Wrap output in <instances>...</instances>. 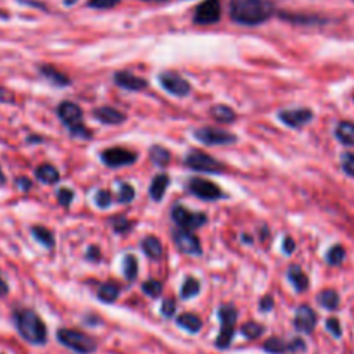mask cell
I'll return each mask as SVG.
<instances>
[{
    "instance_id": "cell-1",
    "label": "cell",
    "mask_w": 354,
    "mask_h": 354,
    "mask_svg": "<svg viewBox=\"0 0 354 354\" xmlns=\"http://www.w3.org/2000/svg\"><path fill=\"white\" fill-rule=\"evenodd\" d=\"M275 12L270 0H230V17L242 26H258L266 23Z\"/></svg>"
},
{
    "instance_id": "cell-2",
    "label": "cell",
    "mask_w": 354,
    "mask_h": 354,
    "mask_svg": "<svg viewBox=\"0 0 354 354\" xmlns=\"http://www.w3.org/2000/svg\"><path fill=\"white\" fill-rule=\"evenodd\" d=\"M12 320L16 330L26 342L33 346H44L47 342V327L33 310H26V308L16 310L12 313Z\"/></svg>"
},
{
    "instance_id": "cell-3",
    "label": "cell",
    "mask_w": 354,
    "mask_h": 354,
    "mask_svg": "<svg viewBox=\"0 0 354 354\" xmlns=\"http://www.w3.org/2000/svg\"><path fill=\"white\" fill-rule=\"evenodd\" d=\"M57 341L78 354H92L97 349L95 339L75 328H59Z\"/></svg>"
},
{
    "instance_id": "cell-4",
    "label": "cell",
    "mask_w": 354,
    "mask_h": 354,
    "mask_svg": "<svg viewBox=\"0 0 354 354\" xmlns=\"http://www.w3.org/2000/svg\"><path fill=\"white\" fill-rule=\"evenodd\" d=\"M218 318H220L221 324V332L218 335L216 346L218 349H228L232 344V339H234L235 334V324H237V310H235L232 304H223L218 310Z\"/></svg>"
},
{
    "instance_id": "cell-5",
    "label": "cell",
    "mask_w": 354,
    "mask_h": 354,
    "mask_svg": "<svg viewBox=\"0 0 354 354\" xmlns=\"http://www.w3.org/2000/svg\"><path fill=\"white\" fill-rule=\"evenodd\" d=\"M185 165L189 166L190 169L204 173H220L225 169V166L221 165L220 161H216L213 156L201 151H190L189 154L185 156Z\"/></svg>"
},
{
    "instance_id": "cell-6",
    "label": "cell",
    "mask_w": 354,
    "mask_h": 354,
    "mask_svg": "<svg viewBox=\"0 0 354 354\" xmlns=\"http://www.w3.org/2000/svg\"><path fill=\"white\" fill-rule=\"evenodd\" d=\"M171 218L176 225L182 227V230H196V228H201L203 225H206L207 218L206 214L203 213H190L185 207L180 206V204H175L171 209Z\"/></svg>"
},
{
    "instance_id": "cell-7",
    "label": "cell",
    "mask_w": 354,
    "mask_h": 354,
    "mask_svg": "<svg viewBox=\"0 0 354 354\" xmlns=\"http://www.w3.org/2000/svg\"><path fill=\"white\" fill-rule=\"evenodd\" d=\"M221 17V0H204L199 6L196 7V12H194V23L207 24L218 23Z\"/></svg>"
},
{
    "instance_id": "cell-8",
    "label": "cell",
    "mask_w": 354,
    "mask_h": 354,
    "mask_svg": "<svg viewBox=\"0 0 354 354\" xmlns=\"http://www.w3.org/2000/svg\"><path fill=\"white\" fill-rule=\"evenodd\" d=\"M196 138L199 142L206 145H227V144H235L237 138L235 135L228 133V131L220 130V128H209V127H204L199 128V130L194 131Z\"/></svg>"
},
{
    "instance_id": "cell-9",
    "label": "cell",
    "mask_w": 354,
    "mask_h": 354,
    "mask_svg": "<svg viewBox=\"0 0 354 354\" xmlns=\"http://www.w3.org/2000/svg\"><path fill=\"white\" fill-rule=\"evenodd\" d=\"M100 159L106 166L109 168H121V166H130L137 161V154L128 149H121V147H111L102 151L100 154Z\"/></svg>"
},
{
    "instance_id": "cell-10",
    "label": "cell",
    "mask_w": 354,
    "mask_h": 354,
    "mask_svg": "<svg viewBox=\"0 0 354 354\" xmlns=\"http://www.w3.org/2000/svg\"><path fill=\"white\" fill-rule=\"evenodd\" d=\"M187 189H189L190 194L204 201H216L223 196L220 187L204 178H190V182L187 183Z\"/></svg>"
},
{
    "instance_id": "cell-11",
    "label": "cell",
    "mask_w": 354,
    "mask_h": 354,
    "mask_svg": "<svg viewBox=\"0 0 354 354\" xmlns=\"http://www.w3.org/2000/svg\"><path fill=\"white\" fill-rule=\"evenodd\" d=\"M159 83H161L162 88L168 93L176 97H185L190 93V85L187 80H183L182 76L176 75V73L166 71L159 75Z\"/></svg>"
},
{
    "instance_id": "cell-12",
    "label": "cell",
    "mask_w": 354,
    "mask_h": 354,
    "mask_svg": "<svg viewBox=\"0 0 354 354\" xmlns=\"http://www.w3.org/2000/svg\"><path fill=\"white\" fill-rule=\"evenodd\" d=\"M173 241H175L176 248L183 252V254L189 256H199L203 252L201 249V242L197 239L196 234H192L190 230H175L173 232Z\"/></svg>"
},
{
    "instance_id": "cell-13",
    "label": "cell",
    "mask_w": 354,
    "mask_h": 354,
    "mask_svg": "<svg viewBox=\"0 0 354 354\" xmlns=\"http://www.w3.org/2000/svg\"><path fill=\"white\" fill-rule=\"evenodd\" d=\"M279 118L283 124H287V127L301 128L313 120V111L306 109V107H303V109H286L280 111Z\"/></svg>"
},
{
    "instance_id": "cell-14",
    "label": "cell",
    "mask_w": 354,
    "mask_h": 354,
    "mask_svg": "<svg viewBox=\"0 0 354 354\" xmlns=\"http://www.w3.org/2000/svg\"><path fill=\"white\" fill-rule=\"evenodd\" d=\"M318 317L310 306H301L297 308L296 311V318H294V327L296 330L303 332V334H311L317 327Z\"/></svg>"
},
{
    "instance_id": "cell-15",
    "label": "cell",
    "mask_w": 354,
    "mask_h": 354,
    "mask_svg": "<svg viewBox=\"0 0 354 354\" xmlns=\"http://www.w3.org/2000/svg\"><path fill=\"white\" fill-rule=\"evenodd\" d=\"M57 114H59V118H61L62 123H64L68 128L75 127V124H78V123H82V116H83L82 107H80L78 104H75V102H69V100L59 104Z\"/></svg>"
},
{
    "instance_id": "cell-16",
    "label": "cell",
    "mask_w": 354,
    "mask_h": 354,
    "mask_svg": "<svg viewBox=\"0 0 354 354\" xmlns=\"http://www.w3.org/2000/svg\"><path fill=\"white\" fill-rule=\"evenodd\" d=\"M114 83L118 86L124 90H130V92H138V90H144L147 86V82L140 76H135L128 71H120L114 75Z\"/></svg>"
},
{
    "instance_id": "cell-17",
    "label": "cell",
    "mask_w": 354,
    "mask_h": 354,
    "mask_svg": "<svg viewBox=\"0 0 354 354\" xmlns=\"http://www.w3.org/2000/svg\"><path fill=\"white\" fill-rule=\"evenodd\" d=\"M93 118L95 120H99L100 123L104 124H121L124 120H127V116H124L123 113H120L118 109H114V107H99V109L93 111Z\"/></svg>"
},
{
    "instance_id": "cell-18",
    "label": "cell",
    "mask_w": 354,
    "mask_h": 354,
    "mask_svg": "<svg viewBox=\"0 0 354 354\" xmlns=\"http://www.w3.org/2000/svg\"><path fill=\"white\" fill-rule=\"evenodd\" d=\"M168 185H169V176L166 175V173H159V175L152 180L151 189H149L151 199L156 201V203H158V201H161L162 197H165V192H166V189H168Z\"/></svg>"
},
{
    "instance_id": "cell-19",
    "label": "cell",
    "mask_w": 354,
    "mask_h": 354,
    "mask_svg": "<svg viewBox=\"0 0 354 354\" xmlns=\"http://www.w3.org/2000/svg\"><path fill=\"white\" fill-rule=\"evenodd\" d=\"M40 73L48 80V82L54 83V85L57 86H68L69 83H71L68 76H66L64 73L59 71L57 68H54V66H48V64L40 66Z\"/></svg>"
},
{
    "instance_id": "cell-20",
    "label": "cell",
    "mask_w": 354,
    "mask_h": 354,
    "mask_svg": "<svg viewBox=\"0 0 354 354\" xmlns=\"http://www.w3.org/2000/svg\"><path fill=\"white\" fill-rule=\"evenodd\" d=\"M335 137L341 144L353 147L354 145V123L351 121H341L335 128Z\"/></svg>"
},
{
    "instance_id": "cell-21",
    "label": "cell",
    "mask_w": 354,
    "mask_h": 354,
    "mask_svg": "<svg viewBox=\"0 0 354 354\" xmlns=\"http://www.w3.org/2000/svg\"><path fill=\"white\" fill-rule=\"evenodd\" d=\"M287 277H289L290 283L296 287L297 292H304L310 286V280H308L306 273L299 268V266H290L289 272H287Z\"/></svg>"
},
{
    "instance_id": "cell-22",
    "label": "cell",
    "mask_w": 354,
    "mask_h": 354,
    "mask_svg": "<svg viewBox=\"0 0 354 354\" xmlns=\"http://www.w3.org/2000/svg\"><path fill=\"white\" fill-rule=\"evenodd\" d=\"M35 176L38 182L45 183V185H52V183L59 182V171L52 165H41L35 169Z\"/></svg>"
},
{
    "instance_id": "cell-23",
    "label": "cell",
    "mask_w": 354,
    "mask_h": 354,
    "mask_svg": "<svg viewBox=\"0 0 354 354\" xmlns=\"http://www.w3.org/2000/svg\"><path fill=\"white\" fill-rule=\"evenodd\" d=\"M142 249H144L145 256L151 259H159L162 256L161 241L158 237H152V235H149V237H145L142 241Z\"/></svg>"
},
{
    "instance_id": "cell-24",
    "label": "cell",
    "mask_w": 354,
    "mask_h": 354,
    "mask_svg": "<svg viewBox=\"0 0 354 354\" xmlns=\"http://www.w3.org/2000/svg\"><path fill=\"white\" fill-rule=\"evenodd\" d=\"M211 116H213L218 123H232V121L237 120V113H235L232 107L223 106V104H218V106L211 107Z\"/></svg>"
},
{
    "instance_id": "cell-25",
    "label": "cell",
    "mask_w": 354,
    "mask_h": 354,
    "mask_svg": "<svg viewBox=\"0 0 354 354\" xmlns=\"http://www.w3.org/2000/svg\"><path fill=\"white\" fill-rule=\"evenodd\" d=\"M176 324H178V327L185 328V330L192 332V334H197V332L201 330V327H203V322L199 320V317H196V315L192 313L180 315V317L176 318Z\"/></svg>"
},
{
    "instance_id": "cell-26",
    "label": "cell",
    "mask_w": 354,
    "mask_h": 354,
    "mask_svg": "<svg viewBox=\"0 0 354 354\" xmlns=\"http://www.w3.org/2000/svg\"><path fill=\"white\" fill-rule=\"evenodd\" d=\"M317 301H318V303H320V306L325 308V310L334 311V310H337V308H339V303H341V297H339V294L335 292V290L327 289V290H324V292L318 294Z\"/></svg>"
},
{
    "instance_id": "cell-27",
    "label": "cell",
    "mask_w": 354,
    "mask_h": 354,
    "mask_svg": "<svg viewBox=\"0 0 354 354\" xmlns=\"http://www.w3.org/2000/svg\"><path fill=\"white\" fill-rule=\"evenodd\" d=\"M31 234H33V237L37 239V241L40 242V244L44 245V248L54 249L55 239H54V234H52V232L48 230V228L37 225V227L31 228Z\"/></svg>"
},
{
    "instance_id": "cell-28",
    "label": "cell",
    "mask_w": 354,
    "mask_h": 354,
    "mask_svg": "<svg viewBox=\"0 0 354 354\" xmlns=\"http://www.w3.org/2000/svg\"><path fill=\"white\" fill-rule=\"evenodd\" d=\"M138 273V261L133 254H127L124 256L123 261V275L128 282H135Z\"/></svg>"
},
{
    "instance_id": "cell-29",
    "label": "cell",
    "mask_w": 354,
    "mask_h": 354,
    "mask_svg": "<svg viewBox=\"0 0 354 354\" xmlns=\"http://www.w3.org/2000/svg\"><path fill=\"white\" fill-rule=\"evenodd\" d=\"M151 159L156 166H166L171 161V154H169L168 149L154 145V147L151 149Z\"/></svg>"
},
{
    "instance_id": "cell-30",
    "label": "cell",
    "mask_w": 354,
    "mask_h": 354,
    "mask_svg": "<svg viewBox=\"0 0 354 354\" xmlns=\"http://www.w3.org/2000/svg\"><path fill=\"white\" fill-rule=\"evenodd\" d=\"M120 296V289L114 283H102L99 289V299L104 303H114Z\"/></svg>"
},
{
    "instance_id": "cell-31",
    "label": "cell",
    "mask_w": 354,
    "mask_h": 354,
    "mask_svg": "<svg viewBox=\"0 0 354 354\" xmlns=\"http://www.w3.org/2000/svg\"><path fill=\"white\" fill-rule=\"evenodd\" d=\"M263 349H265V351L270 353V354L289 353V349H287V342L282 341V339H279V337L268 339V341L263 344Z\"/></svg>"
},
{
    "instance_id": "cell-32",
    "label": "cell",
    "mask_w": 354,
    "mask_h": 354,
    "mask_svg": "<svg viewBox=\"0 0 354 354\" xmlns=\"http://www.w3.org/2000/svg\"><path fill=\"white\" fill-rule=\"evenodd\" d=\"M199 292H201V283H199V280H197V279L190 277V279H187L185 282H183V286H182V297H183V299H190V297H196Z\"/></svg>"
},
{
    "instance_id": "cell-33",
    "label": "cell",
    "mask_w": 354,
    "mask_h": 354,
    "mask_svg": "<svg viewBox=\"0 0 354 354\" xmlns=\"http://www.w3.org/2000/svg\"><path fill=\"white\" fill-rule=\"evenodd\" d=\"M135 199V189L130 183H120L118 187V196L116 201L120 204H130Z\"/></svg>"
},
{
    "instance_id": "cell-34",
    "label": "cell",
    "mask_w": 354,
    "mask_h": 354,
    "mask_svg": "<svg viewBox=\"0 0 354 354\" xmlns=\"http://www.w3.org/2000/svg\"><path fill=\"white\" fill-rule=\"evenodd\" d=\"M346 258V249L342 245H334L330 251L327 252V263L332 266H337L344 261Z\"/></svg>"
},
{
    "instance_id": "cell-35",
    "label": "cell",
    "mask_w": 354,
    "mask_h": 354,
    "mask_svg": "<svg viewBox=\"0 0 354 354\" xmlns=\"http://www.w3.org/2000/svg\"><path fill=\"white\" fill-rule=\"evenodd\" d=\"M263 330H265V328H263V325L256 324V322H248V324L242 327V334H244V337L251 339V341L258 339L259 335L263 334Z\"/></svg>"
},
{
    "instance_id": "cell-36",
    "label": "cell",
    "mask_w": 354,
    "mask_h": 354,
    "mask_svg": "<svg viewBox=\"0 0 354 354\" xmlns=\"http://www.w3.org/2000/svg\"><path fill=\"white\" fill-rule=\"evenodd\" d=\"M142 290H144L147 296L151 297H158L159 294L162 292V283L159 282V280H147V282H144V286H142Z\"/></svg>"
},
{
    "instance_id": "cell-37",
    "label": "cell",
    "mask_w": 354,
    "mask_h": 354,
    "mask_svg": "<svg viewBox=\"0 0 354 354\" xmlns=\"http://www.w3.org/2000/svg\"><path fill=\"white\" fill-rule=\"evenodd\" d=\"M282 17L292 21V23H303V24L325 23L324 19H320V17H317V16H292V14H282Z\"/></svg>"
},
{
    "instance_id": "cell-38",
    "label": "cell",
    "mask_w": 354,
    "mask_h": 354,
    "mask_svg": "<svg viewBox=\"0 0 354 354\" xmlns=\"http://www.w3.org/2000/svg\"><path fill=\"white\" fill-rule=\"evenodd\" d=\"M111 225H113L116 234H127L131 228V223L124 216H114L113 220H111Z\"/></svg>"
},
{
    "instance_id": "cell-39",
    "label": "cell",
    "mask_w": 354,
    "mask_h": 354,
    "mask_svg": "<svg viewBox=\"0 0 354 354\" xmlns=\"http://www.w3.org/2000/svg\"><path fill=\"white\" fill-rule=\"evenodd\" d=\"M111 203H113V196H111L109 190H99V192L95 194V204L100 207V209L109 207Z\"/></svg>"
},
{
    "instance_id": "cell-40",
    "label": "cell",
    "mask_w": 354,
    "mask_h": 354,
    "mask_svg": "<svg viewBox=\"0 0 354 354\" xmlns=\"http://www.w3.org/2000/svg\"><path fill=\"white\" fill-rule=\"evenodd\" d=\"M120 2L121 0H88L86 6L92 7V9H113Z\"/></svg>"
},
{
    "instance_id": "cell-41",
    "label": "cell",
    "mask_w": 354,
    "mask_h": 354,
    "mask_svg": "<svg viewBox=\"0 0 354 354\" xmlns=\"http://www.w3.org/2000/svg\"><path fill=\"white\" fill-rule=\"evenodd\" d=\"M73 197H75V194H73L71 189H59L57 190V201L62 207H69V204L73 203Z\"/></svg>"
},
{
    "instance_id": "cell-42",
    "label": "cell",
    "mask_w": 354,
    "mask_h": 354,
    "mask_svg": "<svg viewBox=\"0 0 354 354\" xmlns=\"http://www.w3.org/2000/svg\"><path fill=\"white\" fill-rule=\"evenodd\" d=\"M342 162V169H344L346 175L354 176V154L353 152H346L341 159Z\"/></svg>"
},
{
    "instance_id": "cell-43",
    "label": "cell",
    "mask_w": 354,
    "mask_h": 354,
    "mask_svg": "<svg viewBox=\"0 0 354 354\" xmlns=\"http://www.w3.org/2000/svg\"><path fill=\"white\" fill-rule=\"evenodd\" d=\"M327 330L334 335L335 339L342 337V327H341V322L337 318H328L327 320Z\"/></svg>"
},
{
    "instance_id": "cell-44",
    "label": "cell",
    "mask_w": 354,
    "mask_h": 354,
    "mask_svg": "<svg viewBox=\"0 0 354 354\" xmlns=\"http://www.w3.org/2000/svg\"><path fill=\"white\" fill-rule=\"evenodd\" d=\"M69 131H71L73 137H80V138H90V135H92V133H90L88 128H86L83 123L75 124V127L69 128Z\"/></svg>"
},
{
    "instance_id": "cell-45",
    "label": "cell",
    "mask_w": 354,
    "mask_h": 354,
    "mask_svg": "<svg viewBox=\"0 0 354 354\" xmlns=\"http://www.w3.org/2000/svg\"><path fill=\"white\" fill-rule=\"evenodd\" d=\"M287 349H289V353H303L306 351V342L299 337L292 339L290 342H287Z\"/></svg>"
},
{
    "instance_id": "cell-46",
    "label": "cell",
    "mask_w": 354,
    "mask_h": 354,
    "mask_svg": "<svg viewBox=\"0 0 354 354\" xmlns=\"http://www.w3.org/2000/svg\"><path fill=\"white\" fill-rule=\"evenodd\" d=\"M176 311V304L173 299H166L161 306V315L165 318H171Z\"/></svg>"
},
{
    "instance_id": "cell-47",
    "label": "cell",
    "mask_w": 354,
    "mask_h": 354,
    "mask_svg": "<svg viewBox=\"0 0 354 354\" xmlns=\"http://www.w3.org/2000/svg\"><path fill=\"white\" fill-rule=\"evenodd\" d=\"M273 306H275V303H273L272 296H265L261 301H259V310H261L263 313H268V311H272Z\"/></svg>"
},
{
    "instance_id": "cell-48",
    "label": "cell",
    "mask_w": 354,
    "mask_h": 354,
    "mask_svg": "<svg viewBox=\"0 0 354 354\" xmlns=\"http://www.w3.org/2000/svg\"><path fill=\"white\" fill-rule=\"evenodd\" d=\"M16 185L19 187L21 192H28V190L31 189V182L26 178V176H19V178L16 180Z\"/></svg>"
},
{
    "instance_id": "cell-49",
    "label": "cell",
    "mask_w": 354,
    "mask_h": 354,
    "mask_svg": "<svg viewBox=\"0 0 354 354\" xmlns=\"http://www.w3.org/2000/svg\"><path fill=\"white\" fill-rule=\"evenodd\" d=\"M294 249H296V242H294V239L292 237L283 239V252H286V254H292Z\"/></svg>"
},
{
    "instance_id": "cell-50",
    "label": "cell",
    "mask_w": 354,
    "mask_h": 354,
    "mask_svg": "<svg viewBox=\"0 0 354 354\" xmlns=\"http://www.w3.org/2000/svg\"><path fill=\"white\" fill-rule=\"evenodd\" d=\"M86 259H93V261H100V251L97 245H92L88 248V252H86Z\"/></svg>"
},
{
    "instance_id": "cell-51",
    "label": "cell",
    "mask_w": 354,
    "mask_h": 354,
    "mask_svg": "<svg viewBox=\"0 0 354 354\" xmlns=\"http://www.w3.org/2000/svg\"><path fill=\"white\" fill-rule=\"evenodd\" d=\"M9 294V283L6 282V279L0 273V297H6Z\"/></svg>"
},
{
    "instance_id": "cell-52",
    "label": "cell",
    "mask_w": 354,
    "mask_h": 354,
    "mask_svg": "<svg viewBox=\"0 0 354 354\" xmlns=\"http://www.w3.org/2000/svg\"><path fill=\"white\" fill-rule=\"evenodd\" d=\"M10 97H9V92H7L6 88H2L0 86V102H9Z\"/></svg>"
},
{
    "instance_id": "cell-53",
    "label": "cell",
    "mask_w": 354,
    "mask_h": 354,
    "mask_svg": "<svg viewBox=\"0 0 354 354\" xmlns=\"http://www.w3.org/2000/svg\"><path fill=\"white\" fill-rule=\"evenodd\" d=\"M6 182H7V180H6V175H3L2 168H0V187H3V185H6Z\"/></svg>"
},
{
    "instance_id": "cell-54",
    "label": "cell",
    "mask_w": 354,
    "mask_h": 354,
    "mask_svg": "<svg viewBox=\"0 0 354 354\" xmlns=\"http://www.w3.org/2000/svg\"><path fill=\"white\" fill-rule=\"evenodd\" d=\"M242 241H244V242H248V244H251V242H252V239H251V237H248V235H244V237H242Z\"/></svg>"
},
{
    "instance_id": "cell-55",
    "label": "cell",
    "mask_w": 354,
    "mask_h": 354,
    "mask_svg": "<svg viewBox=\"0 0 354 354\" xmlns=\"http://www.w3.org/2000/svg\"><path fill=\"white\" fill-rule=\"evenodd\" d=\"M142 2H166V0H142Z\"/></svg>"
}]
</instances>
